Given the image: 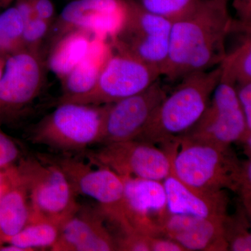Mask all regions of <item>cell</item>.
Returning a JSON list of instances; mask_svg holds the SVG:
<instances>
[{"instance_id": "2", "label": "cell", "mask_w": 251, "mask_h": 251, "mask_svg": "<svg viewBox=\"0 0 251 251\" xmlns=\"http://www.w3.org/2000/svg\"><path fill=\"white\" fill-rule=\"evenodd\" d=\"M221 75V64L188 74L167 94L135 140L163 147L196 125L204 112Z\"/></svg>"}, {"instance_id": "9", "label": "cell", "mask_w": 251, "mask_h": 251, "mask_svg": "<svg viewBox=\"0 0 251 251\" xmlns=\"http://www.w3.org/2000/svg\"><path fill=\"white\" fill-rule=\"evenodd\" d=\"M171 28L172 21L127 0L125 20L111 39L112 46L161 70L168 56Z\"/></svg>"}, {"instance_id": "36", "label": "cell", "mask_w": 251, "mask_h": 251, "mask_svg": "<svg viewBox=\"0 0 251 251\" xmlns=\"http://www.w3.org/2000/svg\"><path fill=\"white\" fill-rule=\"evenodd\" d=\"M4 1V0H0V4H1V3H2L3 1Z\"/></svg>"}, {"instance_id": "37", "label": "cell", "mask_w": 251, "mask_h": 251, "mask_svg": "<svg viewBox=\"0 0 251 251\" xmlns=\"http://www.w3.org/2000/svg\"><path fill=\"white\" fill-rule=\"evenodd\" d=\"M1 245H2V244H1V241H0V247H1Z\"/></svg>"}, {"instance_id": "12", "label": "cell", "mask_w": 251, "mask_h": 251, "mask_svg": "<svg viewBox=\"0 0 251 251\" xmlns=\"http://www.w3.org/2000/svg\"><path fill=\"white\" fill-rule=\"evenodd\" d=\"M127 0H73L52 23L50 44L68 31L82 29L94 37L112 39L121 27Z\"/></svg>"}, {"instance_id": "23", "label": "cell", "mask_w": 251, "mask_h": 251, "mask_svg": "<svg viewBox=\"0 0 251 251\" xmlns=\"http://www.w3.org/2000/svg\"><path fill=\"white\" fill-rule=\"evenodd\" d=\"M25 21L15 6L0 14V54L7 57L23 49Z\"/></svg>"}, {"instance_id": "32", "label": "cell", "mask_w": 251, "mask_h": 251, "mask_svg": "<svg viewBox=\"0 0 251 251\" xmlns=\"http://www.w3.org/2000/svg\"><path fill=\"white\" fill-rule=\"evenodd\" d=\"M148 242L150 251H186V249L177 242L164 236H148Z\"/></svg>"}, {"instance_id": "5", "label": "cell", "mask_w": 251, "mask_h": 251, "mask_svg": "<svg viewBox=\"0 0 251 251\" xmlns=\"http://www.w3.org/2000/svg\"><path fill=\"white\" fill-rule=\"evenodd\" d=\"M108 104L61 103L33 128V143L64 152L85 151L100 143Z\"/></svg>"}, {"instance_id": "19", "label": "cell", "mask_w": 251, "mask_h": 251, "mask_svg": "<svg viewBox=\"0 0 251 251\" xmlns=\"http://www.w3.org/2000/svg\"><path fill=\"white\" fill-rule=\"evenodd\" d=\"M30 215L27 188L17 168L12 182L0 200V241L2 245L29 222Z\"/></svg>"}, {"instance_id": "11", "label": "cell", "mask_w": 251, "mask_h": 251, "mask_svg": "<svg viewBox=\"0 0 251 251\" xmlns=\"http://www.w3.org/2000/svg\"><path fill=\"white\" fill-rule=\"evenodd\" d=\"M47 67L41 50L22 49L6 57L0 79V115L29 105L41 93Z\"/></svg>"}, {"instance_id": "27", "label": "cell", "mask_w": 251, "mask_h": 251, "mask_svg": "<svg viewBox=\"0 0 251 251\" xmlns=\"http://www.w3.org/2000/svg\"><path fill=\"white\" fill-rule=\"evenodd\" d=\"M21 158V150L17 143L0 128V169L14 166Z\"/></svg>"}, {"instance_id": "10", "label": "cell", "mask_w": 251, "mask_h": 251, "mask_svg": "<svg viewBox=\"0 0 251 251\" xmlns=\"http://www.w3.org/2000/svg\"><path fill=\"white\" fill-rule=\"evenodd\" d=\"M92 163L122 176L163 181L171 172V156L153 144L130 140L103 144L87 154Z\"/></svg>"}, {"instance_id": "16", "label": "cell", "mask_w": 251, "mask_h": 251, "mask_svg": "<svg viewBox=\"0 0 251 251\" xmlns=\"http://www.w3.org/2000/svg\"><path fill=\"white\" fill-rule=\"evenodd\" d=\"M224 220L171 214L168 211L158 221V226L163 236L177 242L186 251H226L228 247Z\"/></svg>"}, {"instance_id": "8", "label": "cell", "mask_w": 251, "mask_h": 251, "mask_svg": "<svg viewBox=\"0 0 251 251\" xmlns=\"http://www.w3.org/2000/svg\"><path fill=\"white\" fill-rule=\"evenodd\" d=\"M50 158L62 168L76 194L88 196L98 202L99 210L117 230H135L126 216L124 184L120 175L99 165L94 168L92 163L67 155Z\"/></svg>"}, {"instance_id": "26", "label": "cell", "mask_w": 251, "mask_h": 251, "mask_svg": "<svg viewBox=\"0 0 251 251\" xmlns=\"http://www.w3.org/2000/svg\"><path fill=\"white\" fill-rule=\"evenodd\" d=\"M52 23L33 16L25 23L23 34V49L41 50L43 42L49 35Z\"/></svg>"}, {"instance_id": "18", "label": "cell", "mask_w": 251, "mask_h": 251, "mask_svg": "<svg viewBox=\"0 0 251 251\" xmlns=\"http://www.w3.org/2000/svg\"><path fill=\"white\" fill-rule=\"evenodd\" d=\"M111 52L112 50L105 40L94 37L85 57L61 80L62 96L59 100L72 98L90 92L95 85Z\"/></svg>"}, {"instance_id": "6", "label": "cell", "mask_w": 251, "mask_h": 251, "mask_svg": "<svg viewBox=\"0 0 251 251\" xmlns=\"http://www.w3.org/2000/svg\"><path fill=\"white\" fill-rule=\"evenodd\" d=\"M112 50L93 88L85 94L59 100L61 103L105 105L146 90L161 75L159 68L122 51Z\"/></svg>"}, {"instance_id": "15", "label": "cell", "mask_w": 251, "mask_h": 251, "mask_svg": "<svg viewBox=\"0 0 251 251\" xmlns=\"http://www.w3.org/2000/svg\"><path fill=\"white\" fill-rule=\"evenodd\" d=\"M98 209L80 207L59 227L53 251H117L113 234Z\"/></svg>"}, {"instance_id": "22", "label": "cell", "mask_w": 251, "mask_h": 251, "mask_svg": "<svg viewBox=\"0 0 251 251\" xmlns=\"http://www.w3.org/2000/svg\"><path fill=\"white\" fill-rule=\"evenodd\" d=\"M222 72L233 80L235 85L251 82V36L247 33L242 42L226 52L221 64Z\"/></svg>"}, {"instance_id": "14", "label": "cell", "mask_w": 251, "mask_h": 251, "mask_svg": "<svg viewBox=\"0 0 251 251\" xmlns=\"http://www.w3.org/2000/svg\"><path fill=\"white\" fill-rule=\"evenodd\" d=\"M124 184L126 216L132 228L150 237H162L158 221L168 211L163 182L120 176Z\"/></svg>"}, {"instance_id": "30", "label": "cell", "mask_w": 251, "mask_h": 251, "mask_svg": "<svg viewBox=\"0 0 251 251\" xmlns=\"http://www.w3.org/2000/svg\"><path fill=\"white\" fill-rule=\"evenodd\" d=\"M233 6L240 21L241 29L251 32V0H234Z\"/></svg>"}, {"instance_id": "3", "label": "cell", "mask_w": 251, "mask_h": 251, "mask_svg": "<svg viewBox=\"0 0 251 251\" xmlns=\"http://www.w3.org/2000/svg\"><path fill=\"white\" fill-rule=\"evenodd\" d=\"M163 148L171 156V173L181 182L203 191L237 193L242 162L231 146L176 137Z\"/></svg>"}, {"instance_id": "29", "label": "cell", "mask_w": 251, "mask_h": 251, "mask_svg": "<svg viewBox=\"0 0 251 251\" xmlns=\"http://www.w3.org/2000/svg\"><path fill=\"white\" fill-rule=\"evenodd\" d=\"M238 100L247 124V130L251 132V82L235 85Z\"/></svg>"}, {"instance_id": "28", "label": "cell", "mask_w": 251, "mask_h": 251, "mask_svg": "<svg viewBox=\"0 0 251 251\" xmlns=\"http://www.w3.org/2000/svg\"><path fill=\"white\" fill-rule=\"evenodd\" d=\"M248 214H251V158L242 162L237 193Z\"/></svg>"}, {"instance_id": "21", "label": "cell", "mask_w": 251, "mask_h": 251, "mask_svg": "<svg viewBox=\"0 0 251 251\" xmlns=\"http://www.w3.org/2000/svg\"><path fill=\"white\" fill-rule=\"evenodd\" d=\"M59 233V227L56 224L49 221H33L28 223L7 243L19 247L23 251L51 249L57 242Z\"/></svg>"}, {"instance_id": "25", "label": "cell", "mask_w": 251, "mask_h": 251, "mask_svg": "<svg viewBox=\"0 0 251 251\" xmlns=\"http://www.w3.org/2000/svg\"><path fill=\"white\" fill-rule=\"evenodd\" d=\"M151 14L176 21L194 11L202 0H133Z\"/></svg>"}, {"instance_id": "20", "label": "cell", "mask_w": 251, "mask_h": 251, "mask_svg": "<svg viewBox=\"0 0 251 251\" xmlns=\"http://www.w3.org/2000/svg\"><path fill=\"white\" fill-rule=\"evenodd\" d=\"M93 38L88 31L79 29L62 34L50 44L47 67L62 80L85 57Z\"/></svg>"}, {"instance_id": "35", "label": "cell", "mask_w": 251, "mask_h": 251, "mask_svg": "<svg viewBox=\"0 0 251 251\" xmlns=\"http://www.w3.org/2000/svg\"><path fill=\"white\" fill-rule=\"evenodd\" d=\"M217 1H225V2H227V0H217Z\"/></svg>"}, {"instance_id": "13", "label": "cell", "mask_w": 251, "mask_h": 251, "mask_svg": "<svg viewBox=\"0 0 251 251\" xmlns=\"http://www.w3.org/2000/svg\"><path fill=\"white\" fill-rule=\"evenodd\" d=\"M167 94L158 79L140 93L108 104L100 143L134 140Z\"/></svg>"}, {"instance_id": "7", "label": "cell", "mask_w": 251, "mask_h": 251, "mask_svg": "<svg viewBox=\"0 0 251 251\" xmlns=\"http://www.w3.org/2000/svg\"><path fill=\"white\" fill-rule=\"evenodd\" d=\"M185 139L231 146L233 143L251 138L238 100L235 83L222 72L202 116L184 134Z\"/></svg>"}, {"instance_id": "33", "label": "cell", "mask_w": 251, "mask_h": 251, "mask_svg": "<svg viewBox=\"0 0 251 251\" xmlns=\"http://www.w3.org/2000/svg\"><path fill=\"white\" fill-rule=\"evenodd\" d=\"M17 171L16 166L0 169V200L9 188Z\"/></svg>"}, {"instance_id": "34", "label": "cell", "mask_w": 251, "mask_h": 251, "mask_svg": "<svg viewBox=\"0 0 251 251\" xmlns=\"http://www.w3.org/2000/svg\"><path fill=\"white\" fill-rule=\"evenodd\" d=\"M6 59V57L0 54V79H1V75H2L3 72H4Z\"/></svg>"}, {"instance_id": "17", "label": "cell", "mask_w": 251, "mask_h": 251, "mask_svg": "<svg viewBox=\"0 0 251 251\" xmlns=\"http://www.w3.org/2000/svg\"><path fill=\"white\" fill-rule=\"evenodd\" d=\"M166 190L167 209L174 214H185L224 220L227 214L229 198L226 190L203 191L188 186L174 175L163 180Z\"/></svg>"}, {"instance_id": "4", "label": "cell", "mask_w": 251, "mask_h": 251, "mask_svg": "<svg viewBox=\"0 0 251 251\" xmlns=\"http://www.w3.org/2000/svg\"><path fill=\"white\" fill-rule=\"evenodd\" d=\"M17 168L29 196V222L49 221L60 227L80 209L67 175L50 157L21 158Z\"/></svg>"}, {"instance_id": "31", "label": "cell", "mask_w": 251, "mask_h": 251, "mask_svg": "<svg viewBox=\"0 0 251 251\" xmlns=\"http://www.w3.org/2000/svg\"><path fill=\"white\" fill-rule=\"evenodd\" d=\"M31 2L36 17L52 24L55 10L52 0H31Z\"/></svg>"}, {"instance_id": "1", "label": "cell", "mask_w": 251, "mask_h": 251, "mask_svg": "<svg viewBox=\"0 0 251 251\" xmlns=\"http://www.w3.org/2000/svg\"><path fill=\"white\" fill-rule=\"evenodd\" d=\"M235 24L227 12V2L202 0L192 12L172 22L161 75L175 82L220 65L227 52L226 39Z\"/></svg>"}, {"instance_id": "24", "label": "cell", "mask_w": 251, "mask_h": 251, "mask_svg": "<svg viewBox=\"0 0 251 251\" xmlns=\"http://www.w3.org/2000/svg\"><path fill=\"white\" fill-rule=\"evenodd\" d=\"M248 214L242 204L238 206L232 216L227 214L224 220L225 237L228 251H251L250 223Z\"/></svg>"}]
</instances>
